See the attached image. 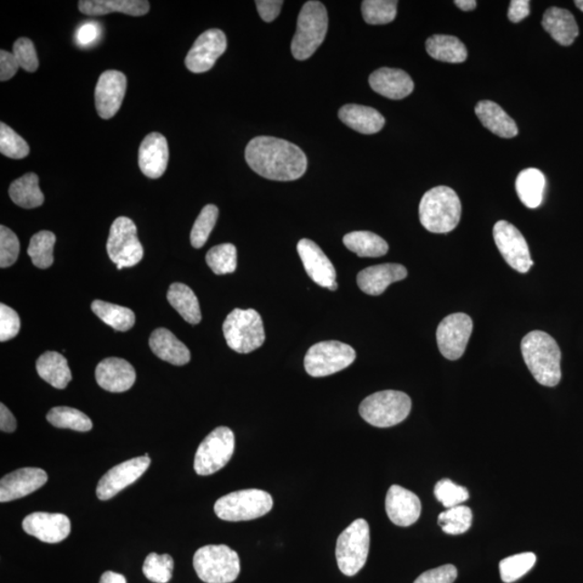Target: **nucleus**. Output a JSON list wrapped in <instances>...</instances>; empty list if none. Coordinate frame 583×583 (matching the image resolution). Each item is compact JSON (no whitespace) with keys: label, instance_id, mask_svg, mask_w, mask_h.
Wrapping results in <instances>:
<instances>
[{"label":"nucleus","instance_id":"obj_1","mask_svg":"<svg viewBox=\"0 0 583 583\" xmlns=\"http://www.w3.org/2000/svg\"><path fill=\"white\" fill-rule=\"evenodd\" d=\"M246 160L260 177L280 182L302 178L308 164L298 146L273 137L253 139L247 146Z\"/></svg>","mask_w":583,"mask_h":583},{"label":"nucleus","instance_id":"obj_2","mask_svg":"<svg viewBox=\"0 0 583 583\" xmlns=\"http://www.w3.org/2000/svg\"><path fill=\"white\" fill-rule=\"evenodd\" d=\"M526 365L536 381L546 387H556L562 378V354L556 339L542 331L526 334L520 343Z\"/></svg>","mask_w":583,"mask_h":583},{"label":"nucleus","instance_id":"obj_3","mask_svg":"<svg viewBox=\"0 0 583 583\" xmlns=\"http://www.w3.org/2000/svg\"><path fill=\"white\" fill-rule=\"evenodd\" d=\"M461 218L462 202L454 189L437 186L423 195L420 219L423 228L430 233H451L460 224Z\"/></svg>","mask_w":583,"mask_h":583},{"label":"nucleus","instance_id":"obj_4","mask_svg":"<svg viewBox=\"0 0 583 583\" xmlns=\"http://www.w3.org/2000/svg\"><path fill=\"white\" fill-rule=\"evenodd\" d=\"M327 26L325 5L315 0L306 3L298 15L296 33L291 44L294 58L309 59L325 42Z\"/></svg>","mask_w":583,"mask_h":583},{"label":"nucleus","instance_id":"obj_5","mask_svg":"<svg viewBox=\"0 0 583 583\" xmlns=\"http://www.w3.org/2000/svg\"><path fill=\"white\" fill-rule=\"evenodd\" d=\"M412 401L409 395L395 390H384L362 401L360 415L374 427L389 428L406 420Z\"/></svg>","mask_w":583,"mask_h":583},{"label":"nucleus","instance_id":"obj_6","mask_svg":"<svg viewBox=\"0 0 583 583\" xmlns=\"http://www.w3.org/2000/svg\"><path fill=\"white\" fill-rule=\"evenodd\" d=\"M223 332L228 347L238 354L252 353L262 347L266 339L262 316L254 309L231 311L224 322Z\"/></svg>","mask_w":583,"mask_h":583},{"label":"nucleus","instance_id":"obj_7","mask_svg":"<svg viewBox=\"0 0 583 583\" xmlns=\"http://www.w3.org/2000/svg\"><path fill=\"white\" fill-rule=\"evenodd\" d=\"M194 568L203 582L231 583L240 574V559L228 546H206L195 553Z\"/></svg>","mask_w":583,"mask_h":583},{"label":"nucleus","instance_id":"obj_8","mask_svg":"<svg viewBox=\"0 0 583 583\" xmlns=\"http://www.w3.org/2000/svg\"><path fill=\"white\" fill-rule=\"evenodd\" d=\"M273 506V497L267 491L243 490L219 498L215 502L214 511L220 520L240 522L262 518Z\"/></svg>","mask_w":583,"mask_h":583},{"label":"nucleus","instance_id":"obj_9","mask_svg":"<svg viewBox=\"0 0 583 583\" xmlns=\"http://www.w3.org/2000/svg\"><path fill=\"white\" fill-rule=\"evenodd\" d=\"M370 526L364 519L355 520L339 535L336 559L339 570L353 577L364 568L370 551Z\"/></svg>","mask_w":583,"mask_h":583},{"label":"nucleus","instance_id":"obj_10","mask_svg":"<svg viewBox=\"0 0 583 583\" xmlns=\"http://www.w3.org/2000/svg\"><path fill=\"white\" fill-rule=\"evenodd\" d=\"M107 253L117 269L133 267L143 258L144 248L138 238L137 225L132 219L121 217L111 226Z\"/></svg>","mask_w":583,"mask_h":583},{"label":"nucleus","instance_id":"obj_11","mask_svg":"<svg viewBox=\"0 0 583 583\" xmlns=\"http://www.w3.org/2000/svg\"><path fill=\"white\" fill-rule=\"evenodd\" d=\"M355 351L349 345L330 341L310 347L306 354L305 370L313 377H326L341 372L354 364Z\"/></svg>","mask_w":583,"mask_h":583},{"label":"nucleus","instance_id":"obj_12","mask_svg":"<svg viewBox=\"0 0 583 583\" xmlns=\"http://www.w3.org/2000/svg\"><path fill=\"white\" fill-rule=\"evenodd\" d=\"M235 434L228 427L214 429L198 447L194 468L198 475H211L223 469L233 457Z\"/></svg>","mask_w":583,"mask_h":583},{"label":"nucleus","instance_id":"obj_13","mask_svg":"<svg viewBox=\"0 0 583 583\" xmlns=\"http://www.w3.org/2000/svg\"><path fill=\"white\" fill-rule=\"evenodd\" d=\"M492 234L498 250L506 262L520 274L529 273L534 262L528 242L520 231L507 220H500L495 224Z\"/></svg>","mask_w":583,"mask_h":583},{"label":"nucleus","instance_id":"obj_14","mask_svg":"<svg viewBox=\"0 0 583 583\" xmlns=\"http://www.w3.org/2000/svg\"><path fill=\"white\" fill-rule=\"evenodd\" d=\"M473 330L472 319L466 314H452L441 321L437 330L440 353L444 358L454 361L465 354Z\"/></svg>","mask_w":583,"mask_h":583},{"label":"nucleus","instance_id":"obj_15","mask_svg":"<svg viewBox=\"0 0 583 583\" xmlns=\"http://www.w3.org/2000/svg\"><path fill=\"white\" fill-rule=\"evenodd\" d=\"M150 465L151 458L147 454L119 463L100 480L98 488H96V496L100 500H111L118 492L137 482Z\"/></svg>","mask_w":583,"mask_h":583},{"label":"nucleus","instance_id":"obj_16","mask_svg":"<svg viewBox=\"0 0 583 583\" xmlns=\"http://www.w3.org/2000/svg\"><path fill=\"white\" fill-rule=\"evenodd\" d=\"M226 48L228 39L222 31L213 28L201 34L186 56L187 69L195 73L210 71Z\"/></svg>","mask_w":583,"mask_h":583},{"label":"nucleus","instance_id":"obj_17","mask_svg":"<svg viewBox=\"0 0 583 583\" xmlns=\"http://www.w3.org/2000/svg\"><path fill=\"white\" fill-rule=\"evenodd\" d=\"M127 90V77L118 71H106L96 83L95 107L101 118L111 119L121 110Z\"/></svg>","mask_w":583,"mask_h":583},{"label":"nucleus","instance_id":"obj_18","mask_svg":"<svg viewBox=\"0 0 583 583\" xmlns=\"http://www.w3.org/2000/svg\"><path fill=\"white\" fill-rule=\"evenodd\" d=\"M22 528L26 534L43 542L58 543L69 537L71 520L61 513L35 512L27 515Z\"/></svg>","mask_w":583,"mask_h":583},{"label":"nucleus","instance_id":"obj_19","mask_svg":"<svg viewBox=\"0 0 583 583\" xmlns=\"http://www.w3.org/2000/svg\"><path fill=\"white\" fill-rule=\"evenodd\" d=\"M48 474L39 468H22L0 481V501L19 500L41 489L47 483Z\"/></svg>","mask_w":583,"mask_h":583},{"label":"nucleus","instance_id":"obj_20","mask_svg":"<svg viewBox=\"0 0 583 583\" xmlns=\"http://www.w3.org/2000/svg\"><path fill=\"white\" fill-rule=\"evenodd\" d=\"M297 252L306 273L316 285L328 288L336 282V270L334 265L316 243L309 239H302L298 242Z\"/></svg>","mask_w":583,"mask_h":583},{"label":"nucleus","instance_id":"obj_21","mask_svg":"<svg viewBox=\"0 0 583 583\" xmlns=\"http://www.w3.org/2000/svg\"><path fill=\"white\" fill-rule=\"evenodd\" d=\"M386 512L394 524L407 528L420 519L422 502L414 492L402 486L393 485L387 492Z\"/></svg>","mask_w":583,"mask_h":583},{"label":"nucleus","instance_id":"obj_22","mask_svg":"<svg viewBox=\"0 0 583 583\" xmlns=\"http://www.w3.org/2000/svg\"><path fill=\"white\" fill-rule=\"evenodd\" d=\"M95 378L99 386L107 392L124 393L133 386L137 373L126 360L107 358L96 366Z\"/></svg>","mask_w":583,"mask_h":583},{"label":"nucleus","instance_id":"obj_23","mask_svg":"<svg viewBox=\"0 0 583 583\" xmlns=\"http://www.w3.org/2000/svg\"><path fill=\"white\" fill-rule=\"evenodd\" d=\"M169 156L167 139L160 133H150L140 146L139 166L141 173L150 179L161 178L166 172Z\"/></svg>","mask_w":583,"mask_h":583},{"label":"nucleus","instance_id":"obj_24","mask_svg":"<svg viewBox=\"0 0 583 583\" xmlns=\"http://www.w3.org/2000/svg\"><path fill=\"white\" fill-rule=\"evenodd\" d=\"M407 270L400 264H382L372 266L360 271L358 275V286L361 291L369 296H381L390 285L405 279Z\"/></svg>","mask_w":583,"mask_h":583},{"label":"nucleus","instance_id":"obj_25","mask_svg":"<svg viewBox=\"0 0 583 583\" xmlns=\"http://www.w3.org/2000/svg\"><path fill=\"white\" fill-rule=\"evenodd\" d=\"M369 83L374 92L390 100L404 99L414 90V82L409 73L388 67H383L371 73Z\"/></svg>","mask_w":583,"mask_h":583},{"label":"nucleus","instance_id":"obj_26","mask_svg":"<svg viewBox=\"0 0 583 583\" xmlns=\"http://www.w3.org/2000/svg\"><path fill=\"white\" fill-rule=\"evenodd\" d=\"M541 25L558 44L568 47L579 35V27L575 16L568 10L552 7L543 15Z\"/></svg>","mask_w":583,"mask_h":583},{"label":"nucleus","instance_id":"obj_27","mask_svg":"<svg viewBox=\"0 0 583 583\" xmlns=\"http://www.w3.org/2000/svg\"><path fill=\"white\" fill-rule=\"evenodd\" d=\"M150 347L158 358L173 365H185L190 361L189 348L167 328H157L151 333Z\"/></svg>","mask_w":583,"mask_h":583},{"label":"nucleus","instance_id":"obj_28","mask_svg":"<svg viewBox=\"0 0 583 583\" xmlns=\"http://www.w3.org/2000/svg\"><path fill=\"white\" fill-rule=\"evenodd\" d=\"M475 114L483 126L497 137L512 139L519 134L517 123L495 102H479L475 106Z\"/></svg>","mask_w":583,"mask_h":583},{"label":"nucleus","instance_id":"obj_29","mask_svg":"<svg viewBox=\"0 0 583 583\" xmlns=\"http://www.w3.org/2000/svg\"><path fill=\"white\" fill-rule=\"evenodd\" d=\"M338 117L346 126L362 134H375L381 131L386 122L375 109L356 104L343 106L338 112Z\"/></svg>","mask_w":583,"mask_h":583},{"label":"nucleus","instance_id":"obj_30","mask_svg":"<svg viewBox=\"0 0 583 583\" xmlns=\"http://www.w3.org/2000/svg\"><path fill=\"white\" fill-rule=\"evenodd\" d=\"M78 7L82 14L87 15L121 13L131 16H141L149 13L151 5L146 0H82Z\"/></svg>","mask_w":583,"mask_h":583},{"label":"nucleus","instance_id":"obj_31","mask_svg":"<svg viewBox=\"0 0 583 583\" xmlns=\"http://www.w3.org/2000/svg\"><path fill=\"white\" fill-rule=\"evenodd\" d=\"M36 369L38 375L56 389H65L73 378L67 360L55 351L39 356Z\"/></svg>","mask_w":583,"mask_h":583},{"label":"nucleus","instance_id":"obj_32","mask_svg":"<svg viewBox=\"0 0 583 583\" xmlns=\"http://www.w3.org/2000/svg\"><path fill=\"white\" fill-rule=\"evenodd\" d=\"M515 189L525 207L536 209L541 205L545 194V175L535 168L525 169L518 175Z\"/></svg>","mask_w":583,"mask_h":583},{"label":"nucleus","instance_id":"obj_33","mask_svg":"<svg viewBox=\"0 0 583 583\" xmlns=\"http://www.w3.org/2000/svg\"><path fill=\"white\" fill-rule=\"evenodd\" d=\"M426 50L432 59L445 63H462L468 58V51L460 39L450 35H433L426 42Z\"/></svg>","mask_w":583,"mask_h":583},{"label":"nucleus","instance_id":"obj_34","mask_svg":"<svg viewBox=\"0 0 583 583\" xmlns=\"http://www.w3.org/2000/svg\"><path fill=\"white\" fill-rule=\"evenodd\" d=\"M167 297L169 303L186 322L192 326L199 324L202 318L200 305L189 287L183 283H173L169 288Z\"/></svg>","mask_w":583,"mask_h":583},{"label":"nucleus","instance_id":"obj_35","mask_svg":"<svg viewBox=\"0 0 583 583\" xmlns=\"http://www.w3.org/2000/svg\"><path fill=\"white\" fill-rule=\"evenodd\" d=\"M9 196L16 206L24 209L41 207L44 201L43 191L39 189V179L32 172L10 185Z\"/></svg>","mask_w":583,"mask_h":583},{"label":"nucleus","instance_id":"obj_36","mask_svg":"<svg viewBox=\"0 0 583 583\" xmlns=\"http://www.w3.org/2000/svg\"><path fill=\"white\" fill-rule=\"evenodd\" d=\"M344 245L360 257H381L388 253L386 241L371 231H354L344 237Z\"/></svg>","mask_w":583,"mask_h":583},{"label":"nucleus","instance_id":"obj_37","mask_svg":"<svg viewBox=\"0 0 583 583\" xmlns=\"http://www.w3.org/2000/svg\"><path fill=\"white\" fill-rule=\"evenodd\" d=\"M93 313L107 326L119 332L129 331L135 324V315L131 309L122 306L94 301L92 305Z\"/></svg>","mask_w":583,"mask_h":583},{"label":"nucleus","instance_id":"obj_38","mask_svg":"<svg viewBox=\"0 0 583 583\" xmlns=\"http://www.w3.org/2000/svg\"><path fill=\"white\" fill-rule=\"evenodd\" d=\"M47 421L56 428L79 432H90L93 427L92 420L84 413L67 406L53 407L47 414Z\"/></svg>","mask_w":583,"mask_h":583},{"label":"nucleus","instance_id":"obj_39","mask_svg":"<svg viewBox=\"0 0 583 583\" xmlns=\"http://www.w3.org/2000/svg\"><path fill=\"white\" fill-rule=\"evenodd\" d=\"M55 241V235L48 230L39 231L32 237L27 253L37 268L46 269L53 264Z\"/></svg>","mask_w":583,"mask_h":583},{"label":"nucleus","instance_id":"obj_40","mask_svg":"<svg viewBox=\"0 0 583 583\" xmlns=\"http://www.w3.org/2000/svg\"><path fill=\"white\" fill-rule=\"evenodd\" d=\"M362 15L367 24L384 25L397 16L398 2L394 0H365L362 3Z\"/></svg>","mask_w":583,"mask_h":583},{"label":"nucleus","instance_id":"obj_41","mask_svg":"<svg viewBox=\"0 0 583 583\" xmlns=\"http://www.w3.org/2000/svg\"><path fill=\"white\" fill-rule=\"evenodd\" d=\"M472 518L471 509L461 505L441 513L438 522L445 534L462 535L471 528Z\"/></svg>","mask_w":583,"mask_h":583},{"label":"nucleus","instance_id":"obj_42","mask_svg":"<svg viewBox=\"0 0 583 583\" xmlns=\"http://www.w3.org/2000/svg\"><path fill=\"white\" fill-rule=\"evenodd\" d=\"M537 558L534 553L525 552L503 559L500 563L501 580L512 583L522 578L534 568Z\"/></svg>","mask_w":583,"mask_h":583},{"label":"nucleus","instance_id":"obj_43","mask_svg":"<svg viewBox=\"0 0 583 583\" xmlns=\"http://www.w3.org/2000/svg\"><path fill=\"white\" fill-rule=\"evenodd\" d=\"M207 264L215 275L233 274L237 269V248L231 243H224L207 253Z\"/></svg>","mask_w":583,"mask_h":583},{"label":"nucleus","instance_id":"obj_44","mask_svg":"<svg viewBox=\"0 0 583 583\" xmlns=\"http://www.w3.org/2000/svg\"><path fill=\"white\" fill-rule=\"evenodd\" d=\"M174 560L169 554L151 553L143 565V574L151 582L168 583L172 578Z\"/></svg>","mask_w":583,"mask_h":583},{"label":"nucleus","instance_id":"obj_45","mask_svg":"<svg viewBox=\"0 0 583 583\" xmlns=\"http://www.w3.org/2000/svg\"><path fill=\"white\" fill-rule=\"evenodd\" d=\"M219 218V209L214 205H208L202 209L197 218L194 228L190 233L191 246L200 248L206 245Z\"/></svg>","mask_w":583,"mask_h":583},{"label":"nucleus","instance_id":"obj_46","mask_svg":"<svg viewBox=\"0 0 583 583\" xmlns=\"http://www.w3.org/2000/svg\"><path fill=\"white\" fill-rule=\"evenodd\" d=\"M0 152L13 160H24L30 154V146L24 138L2 122L0 123Z\"/></svg>","mask_w":583,"mask_h":583},{"label":"nucleus","instance_id":"obj_47","mask_svg":"<svg viewBox=\"0 0 583 583\" xmlns=\"http://www.w3.org/2000/svg\"><path fill=\"white\" fill-rule=\"evenodd\" d=\"M434 495L446 509L461 506L469 498L467 489L455 484L449 479L439 481L434 488Z\"/></svg>","mask_w":583,"mask_h":583},{"label":"nucleus","instance_id":"obj_48","mask_svg":"<svg viewBox=\"0 0 583 583\" xmlns=\"http://www.w3.org/2000/svg\"><path fill=\"white\" fill-rule=\"evenodd\" d=\"M20 254L18 237L5 226H0V267L7 268L13 266Z\"/></svg>","mask_w":583,"mask_h":583},{"label":"nucleus","instance_id":"obj_49","mask_svg":"<svg viewBox=\"0 0 583 583\" xmlns=\"http://www.w3.org/2000/svg\"><path fill=\"white\" fill-rule=\"evenodd\" d=\"M14 55L22 69L26 72H36L39 65L35 46L31 39L19 38L14 44Z\"/></svg>","mask_w":583,"mask_h":583},{"label":"nucleus","instance_id":"obj_50","mask_svg":"<svg viewBox=\"0 0 583 583\" xmlns=\"http://www.w3.org/2000/svg\"><path fill=\"white\" fill-rule=\"evenodd\" d=\"M21 328L20 316L7 305H0V342L10 341L18 335Z\"/></svg>","mask_w":583,"mask_h":583},{"label":"nucleus","instance_id":"obj_51","mask_svg":"<svg viewBox=\"0 0 583 583\" xmlns=\"http://www.w3.org/2000/svg\"><path fill=\"white\" fill-rule=\"evenodd\" d=\"M457 576L458 571L454 565H443L424 571L414 583H454Z\"/></svg>","mask_w":583,"mask_h":583},{"label":"nucleus","instance_id":"obj_52","mask_svg":"<svg viewBox=\"0 0 583 583\" xmlns=\"http://www.w3.org/2000/svg\"><path fill=\"white\" fill-rule=\"evenodd\" d=\"M19 67L20 65L14 53H10L5 50L0 51V81H10L11 78L15 76Z\"/></svg>","mask_w":583,"mask_h":583},{"label":"nucleus","instance_id":"obj_53","mask_svg":"<svg viewBox=\"0 0 583 583\" xmlns=\"http://www.w3.org/2000/svg\"><path fill=\"white\" fill-rule=\"evenodd\" d=\"M256 5L260 18L269 24L279 15L283 2L281 0H257Z\"/></svg>","mask_w":583,"mask_h":583},{"label":"nucleus","instance_id":"obj_54","mask_svg":"<svg viewBox=\"0 0 583 583\" xmlns=\"http://www.w3.org/2000/svg\"><path fill=\"white\" fill-rule=\"evenodd\" d=\"M100 36V28L92 22H87L78 28L76 33V41L81 46L87 47L98 41Z\"/></svg>","mask_w":583,"mask_h":583},{"label":"nucleus","instance_id":"obj_55","mask_svg":"<svg viewBox=\"0 0 583 583\" xmlns=\"http://www.w3.org/2000/svg\"><path fill=\"white\" fill-rule=\"evenodd\" d=\"M530 0H512L510 8L508 11V18L513 24L528 18L530 14Z\"/></svg>","mask_w":583,"mask_h":583},{"label":"nucleus","instance_id":"obj_56","mask_svg":"<svg viewBox=\"0 0 583 583\" xmlns=\"http://www.w3.org/2000/svg\"><path fill=\"white\" fill-rule=\"evenodd\" d=\"M0 429L4 432H14L16 429L15 418L4 403L0 404Z\"/></svg>","mask_w":583,"mask_h":583},{"label":"nucleus","instance_id":"obj_57","mask_svg":"<svg viewBox=\"0 0 583 583\" xmlns=\"http://www.w3.org/2000/svg\"><path fill=\"white\" fill-rule=\"evenodd\" d=\"M100 583H127L126 577L114 571H106L101 577Z\"/></svg>","mask_w":583,"mask_h":583},{"label":"nucleus","instance_id":"obj_58","mask_svg":"<svg viewBox=\"0 0 583 583\" xmlns=\"http://www.w3.org/2000/svg\"><path fill=\"white\" fill-rule=\"evenodd\" d=\"M455 5L462 11H472L477 8L475 0H456Z\"/></svg>","mask_w":583,"mask_h":583},{"label":"nucleus","instance_id":"obj_59","mask_svg":"<svg viewBox=\"0 0 583 583\" xmlns=\"http://www.w3.org/2000/svg\"><path fill=\"white\" fill-rule=\"evenodd\" d=\"M576 7L582 11L583 13V0H576Z\"/></svg>","mask_w":583,"mask_h":583},{"label":"nucleus","instance_id":"obj_60","mask_svg":"<svg viewBox=\"0 0 583 583\" xmlns=\"http://www.w3.org/2000/svg\"><path fill=\"white\" fill-rule=\"evenodd\" d=\"M336 288H337V283L335 282V283H334V285L332 287H328V290L335 291Z\"/></svg>","mask_w":583,"mask_h":583}]
</instances>
